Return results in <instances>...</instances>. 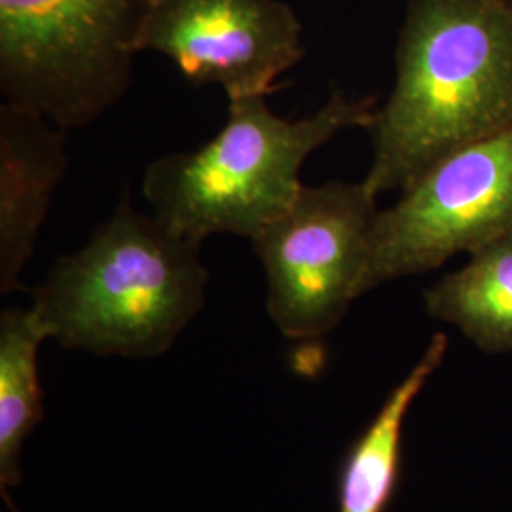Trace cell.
I'll list each match as a JSON object with an SVG mask.
<instances>
[{"instance_id": "277c9868", "label": "cell", "mask_w": 512, "mask_h": 512, "mask_svg": "<svg viewBox=\"0 0 512 512\" xmlns=\"http://www.w3.org/2000/svg\"><path fill=\"white\" fill-rule=\"evenodd\" d=\"M152 0H0L2 101L65 131L129 90Z\"/></svg>"}, {"instance_id": "8fae6325", "label": "cell", "mask_w": 512, "mask_h": 512, "mask_svg": "<svg viewBox=\"0 0 512 512\" xmlns=\"http://www.w3.org/2000/svg\"><path fill=\"white\" fill-rule=\"evenodd\" d=\"M50 340L33 308H8L0 315V494L21 482V452L44 418L38 349ZM14 509V507H12Z\"/></svg>"}, {"instance_id": "9c48e42d", "label": "cell", "mask_w": 512, "mask_h": 512, "mask_svg": "<svg viewBox=\"0 0 512 512\" xmlns=\"http://www.w3.org/2000/svg\"><path fill=\"white\" fill-rule=\"evenodd\" d=\"M448 338H431L420 361L387 395L376 418L353 442L340 469L338 512H384L395 494L403 459L404 420L421 389L444 363Z\"/></svg>"}, {"instance_id": "5b68a950", "label": "cell", "mask_w": 512, "mask_h": 512, "mask_svg": "<svg viewBox=\"0 0 512 512\" xmlns=\"http://www.w3.org/2000/svg\"><path fill=\"white\" fill-rule=\"evenodd\" d=\"M378 196L365 183L306 186L293 207L251 243L266 274V310L287 338L334 329L365 294Z\"/></svg>"}, {"instance_id": "7a4b0ae2", "label": "cell", "mask_w": 512, "mask_h": 512, "mask_svg": "<svg viewBox=\"0 0 512 512\" xmlns=\"http://www.w3.org/2000/svg\"><path fill=\"white\" fill-rule=\"evenodd\" d=\"M200 249L126 198L84 247L57 258L31 308L63 348L164 355L205 304L209 272Z\"/></svg>"}, {"instance_id": "ba28073f", "label": "cell", "mask_w": 512, "mask_h": 512, "mask_svg": "<svg viewBox=\"0 0 512 512\" xmlns=\"http://www.w3.org/2000/svg\"><path fill=\"white\" fill-rule=\"evenodd\" d=\"M67 131L18 105L0 103V293L19 287L63 181Z\"/></svg>"}, {"instance_id": "6da1fadb", "label": "cell", "mask_w": 512, "mask_h": 512, "mask_svg": "<svg viewBox=\"0 0 512 512\" xmlns=\"http://www.w3.org/2000/svg\"><path fill=\"white\" fill-rule=\"evenodd\" d=\"M395 86L368 126L366 188L406 190L459 148L512 126V4L404 0Z\"/></svg>"}, {"instance_id": "3957f363", "label": "cell", "mask_w": 512, "mask_h": 512, "mask_svg": "<svg viewBox=\"0 0 512 512\" xmlns=\"http://www.w3.org/2000/svg\"><path fill=\"white\" fill-rule=\"evenodd\" d=\"M378 99L334 88L310 116L287 120L266 97L230 101L219 133L190 152L156 158L143 175L150 213L196 243L217 234L253 239L283 217L304 184L300 169L317 148L346 129H368Z\"/></svg>"}, {"instance_id": "30bf717a", "label": "cell", "mask_w": 512, "mask_h": 512, "mask_svg": "<svg viewBox=\"0 0 512 512\" xmlns=\"http://www.w3.org/2000/svg\"><path fill=\"white\" fill-rule=\"evenodd\" d=\"M429 317L448 323L490 355L512 353V228L423 293Z\"/></svg>"}, {"instance_id": "52a82bcc", "label": "cell", "mask_w": 512, "mask_h": 512, "mask_svg": "<svg viewBox=\"0 0 512 512\" xmlns=\"http://www.w3.org/2000/svg\"><path fill=\"white\" fill-rule=\"evenodd\" d=\"M141 52L169 57L188 82L219 86L234 101L268 97L306 48L283 0H152Z\"/></svg>"}, {"instance_id": "8992f818", "label": "cell", "mask_w": 512, "mask_h": 512, "mask_svg": "<svg viewBox=\"0 0 512 512\" xmlns=\"http://www.w3.org/2000/svg\"><path fill=\"white\" fill-rule=\"evenodd\" d=\"M512 228V126L459 148L380 209L374 220L365 293L406 275L471 255Z\"/></svg>"}, {"instance_id": "4fadbf2b", "label": "cell", "mask_w": 512, "mask_h": 512, "mask_svg": "<svg viewBox=\"0 0 512 512\" xmlns=\"http://www.w3.org/2000/svg\"><path fill=\"white\" fill-rule=\"evenodd\" d=\"M12 512H18V511H16V509H12Z\"/></svg>"}, {"instance_id": "7c38bea8", "label": "cell", "mask_w": 512, "mask_h": 512, "mask_svg": "<svg viewBox=\"0 0 512 512\" xmlns=\"http://www.w3.org/2000/svg\"><path fill=\"white\" fill-rule=\"evenodd\" d=\"M507 2H509V4H512V0H507Z\"/></svg>"}]
</instances>
